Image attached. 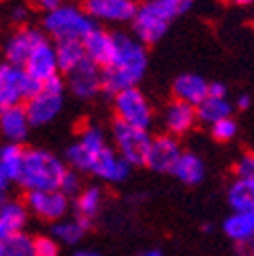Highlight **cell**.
Listing matches in <instances>:
<instances>
[{
  "label": "cell",
  "mask_w": 254,
  "mask_h": 256,
  "mask_svg": "<svg viewBox=\"0 0 254 256\" xmlns=\"http://www.w3.org/2000/svg\"><path fill=\"white\" fill-rule=\"evenodd\" d=\"M114 37V57L108 63V68L102 70V90L112 96H116L122 90L136 88L138 82L144 78L148 66L144 43L126 33H116Z\"/></svg>",
  "instance_id": "obj_1"
},
{
  "label": "cell",
  "mask_w": 254,
  "mask_h": 256,
  "mask_svg": "<svg viewBox=\"0 0 254 256\" xmlns=\"http://www.w3.org/2000/svg\"><path fill=\"white\" fill-rule=\"evenodd\" d=\"M194 6V0H150L142 2L132 18L134 37L144 45L158 43L169 30V24Z\"/></svg>",
  "instance_id": "obj_2"
},
{
  "label": "cell",
  "mask_w": 254,
  "mask_h": 256,
  "mask_svg": "<svg viewBox=\"0 0 254 256\" xmlns=\"http://www.w3.org/2000/svg\"><path fill=\"white\" fill-rule=\"evenodd\" d=\"M68 169L59 156L45 148H24L18 183L26 191H55L61 189Z\"/></svg>",
  "instance_id": "obj_3"
},
{
  "label": "cell",
  "mask_w": 254,
  "mask_h": 256,
  "mask_svg": "<svg viewBox=\"0 0 254 256\" xmlns=\"http://www.w3.org/2000/svg\"><path fill=\"white\" fill-rule=\"evenodd\" d=\"M94 26H96V22L88 16L84 6H76V4H61L59 8L47 12L43 18L45 33L55 43L84 41Z\"/></svg>",
  "instance_id": "obj_4"
},
{
  "label": "cell",
  "mask_w": 254,
  "mask_h": 256,
  "mask_svg": "<svg viewBox=\"0 0 254 256\" xmlns=\"http://www.w3.org/2000/svg\"><path fill=\"white\" fill-rule=\"evenodd\" d=\"M43 84L30 78L22 68L12 63H0V112L20 106L30 96H35Z\"/></svg>",
  "instance_id": "obj_5"
},
{
  "label": "cell",
  "mask_w": 254,
  "mask_h": 256,
  "mask_svg": "<svg viewBox=\"0 0 254 256\" xmlns=\"http://www.w3.org/2000/svg\"><path fill=\"white\" fill-rule=\"evenodd\" d=\"M112 142L116 146V152L124 158L130 167L146 165V156L152 144V136L144 128H136L130 124H124L120 120H114L112 124Z\"/></svg>",
  "instance_id": "obj_6"
},
{
  "label": "cell",
  "mask_w": 254,
  "mask_h": 256,
  "mask_svg": "<svg viewBox=\"0 0 254 256\" xmlns=\"http://www.w3.org/2000/svg\"><path fill=\"white\" fill-rule=\"evenodd\" d=\"M63 94H66V84H63V80L59 76L45 82L41 86V90L35 96H30L24 104L30 124L45 126L51 120H55V116H59V112L63 108Z\"/></svg>",
  "instance_id": "obj_7"
},
{
  "label": "cell",
  "mask_w": 254,
  "mask_h": 256,
  "mask_svg": "<svg viewBox=\"0 0 254 256\" xmlns=\"http://www.w3.org/2000/svg\"><path fill=\"white\" fill-rule=\"evenodd\" d=\"M114 114L116 120L136 128H144V130L152 122V108L138 88L122 90L114 96Z\"/></svg>",
  "instance_id": "obj_8"
},
{
  "label": "cell",
  "mask_w": 254,
  "mask_h": 256,
  "mask_svg": "<svg viewBox=\"0 0 254 256\" xmlns=\"http://www.w3.org/2000/svg\"><path fill=\"white\" fill-rule=\"evenodd\" d=\"M104 146H108V142H106V136L102 132V128H98L96 124H86L80 130L78 140L68 148L66 156H68L70 165L76 171L88 173L94 154L100 152Z\"/></svg>",
  "instance_id": "obj_9"
},
{
  "label": "cell",
  "mask_w": 254,
  "mask_h": 256,
  "mask_svg": "<svg viewBox=\"0 0 254 256\" xmlns=\"http://www.w3.org/2000/svg\"><path fill=\"white\" fill-rule=\"evenodd\" d=\"M84 10L94 22H132L138 6L134 0H84Z\"/></svg>",
  "instance_id": "obj_10"
},
{
  "label": "cell",
  "mask_w": 254,
  "mask_h": 256,
  "mask_svg": "<svg viewBox=\"0 0 254 256\" xmlns=\"http://www.w3.org/2000/svg\"><path fill=\"white\" fill-rule=\"evenodd\" d=\"M24 206L37 218L47 222H59L70 210V198L63 191H26Z\"/></svg>",
  "instance_id": "obj_11"
},
{
  "label": "cell",
  "mask_w": 254,
  "mask_h": 256,
  "mask_svg": "<svg viewBox=\"0 0 254 256\" xmlns=\"http://www.w3.org/2000/svg\"><path fill=\"white\" fill-rule=\"evenodd\" d=\"M30 78L37 80L39 84H45L53 78L59 76V63H57V51L55 45L49 39H43L33 53L28 55L24 68H22Z\"/></svg>",
  "instance_id": "obj_12"
},
{
  "label": "cell",
  "mask_w": 254,
  "mask_h": 256,
  "mask_svg": "<svg viewBox=\"0 0 254 256\" xmlns=\"http://www.w3.org/2000/svg\"><path fill=\"white\" fill-rule=\"evenodd\" d=\"M47 39L43 30L39 28H33V26H22L18 28L16 33H12L2 49V55L6 59V63H12V66H18V68H24V63L28 59V55L33 53V49L43 41Z\"/></svg>",
  "instance_id": "obj_13"
},
{
  "label": "cell",
  "mask_w": 254,
  "mask_h": 256,
  "mask_svg": "<svg viewBox=\"0 0 254 256\" xmlns=\"http://www.w3.org/2000/svg\"><path fill=\"white\" fill-rule=\"evenodd\" d=\"M88 173L96 175L108 183H120L128 177L130 173V165L124 161V158L112 148V146H104L100 152L94 154Z\"/></svg>",
  "instance_id": "obj_14"
},
{
  "label": "cell",
  "mask_w": 254,
  "mask_h": 256,
  "mask_svg": "<svg viewBox=\"0 0 254 256\" xmlns=\"http://www.w3.org/2000/svg\"><path fill=\"white\" fill-rule=\"evenodd\" d=\"M181 144L177 140V136L173 134H161L154 136L148 156H146V167L156 171V173H171L177 158L181 156Z\"/></svg>",
  "instance_id": "obj_15"
},
{
  "label": "cell",
  "mask_w": 254,
  "mask_h": 256,
  "mask_svg": "<svg viewBox=\"0 0 254 256\" xmlns=\"http://www.w3.org/2000/svg\"><path fill=\"white\" fill-rule=\"evenodd\" d=\"M68 88L80 100H90L102 90V70L86 59L82 66L68 74Z\"/></svg>",
  "instance_id": "obj_16"
},
{
  "label": "cell",
  "mask_w": 254,
  "mask_h": 256,
  "mask_svg": "<svg viewBox=\"0 0 254 256\" xmlns=\"http://www.w3.org/2000/svg\"><path fill=\"white\" fill-rule=\"evenodd\" d=\"M82 43H84L86 55L92 63H96L100 70L108 68V63L114 57V47H116V37L112 33H108V30H104L102 26L96 24Z\"/></svg>",
  "instance_id": "obj_17"
},
{
  "label": "cell",
  "mask_w": 254,
  "mask_h": 256,
  "mask_svg": "<svg viewBox=\"0 0 254 256\" xmlns=\"http://www.w3.org/2000/svg\"><path fill=\"white\" fill-rule=\"evenodd\" d=\"M196 122H198V108L192 106V104L175 100L165 108L163 124L167 128V134L183 136L187 132H192Z\"/></svg>",
  "instance_id": "obj_18"
},
{
  "label": "cell",
  "mask_w": 254,
  "mask_h": 256,
  "mask_svg": "<svg viewBox=\"0 0 254 256\" xmlns=\"http://www.w3.org/2000/svg\"><path fill=\"white\" fill-rule=\"evenodd\" d=\"M30 118L26 114V108L20 106H12L0 112V134H2L8 142H16L20 144L30 130Z\"/></svg>",
  "instance_id": "obj_19"
},
{
  "label": "cell",
  "mask_w": 254,
  "mask_h": 256,
  "mask_svg": "<svg viewBox=\"0 0 254 256\" xmlns=\"http://www.w3.org/2000/svg\"><path fill=\"white\" fill-rule=\"evenodd\" d=\"M22 156H24V148L16 142H6L0 146V191L6 194V189L12 183H18Z\"/></svg>",
  "instance_id": "obj_20"
},
{
  "label": "cell",
  "mask_w": 254,
  "mask_h": 256,
  "mask_svg": "<svg viewBox=\"0 0 254 256\" xmlns=\"http://www.w3.org/2000/svg\"><path fill=\"white\" fill-rule=\"evenodd\" d=\"M210 94V84L198 76V74H181L175 82H173V96L175 100L187 102L192 106H200Z\"/></svg>",
  "instance_id": "obj_21"
},
{
  "label": "cell",
  "mask_w": 254,
  "mask_h": 256,
  "mask_svg": "<svg viewBox=\"0 0 254 256\" xmlns=\"http://www.w3.org/2000/svg\"><path fill=\"white\" fill-rule=\"evenodd\" d=\"M171 173L185 185H198L206 177V165L196 152H181Z\"/></svg>",
  "instance_id": "obj_22"
},
{
  "label": "cell",
  "mask_w": 254,
  "mask_h": 256,
  "mask_svg": "<svg viewBox=\"0 0 254 256\" xmlns=\"http://www.w3.org/2000/svg\"><path fill=\"white\" fill-rule=\"evenodd\" d=\"M224 234L234 242L254 240V210L232 212L224 220Z\"/></svg>",
  "instance_id": "obj_23"
},
{
  "label": "cell",
  "mask_w": 254,
  "mask_h": 256,
  "mask_svg": "<svg viewBox=\"0 0 254 256\" xmlns=\"http://www.w3.org/2000/svg\"><path fill=\"white\" fill-rule=\"evenodd\" d=\"M228 204L232 212L254 210V179L236 177V181L228 187Z\"/></svg>",
  "instance_id": "obj_24"
},
{
  "label": "cell",
  "mask_w": 254,
  "mask_h": 256,
  "mask_svg": "<svg viewBox=\"0 0 254 256\" xmlns=\"http://www.w3.org/2000/svg\"><path fill=\"white\" fill-rule=\"evenodd\" d=\"M102 204H104L102 189H98V187L82 189L80 194L76 196V218L84 220L86 224L92 226V220L100 214Z\"/></svg>",
  "instance_id": "obj_25"
},
{
  "label": "cell",
  "mask_w": 254,
  "mask_h": 256,
  "mask_svg": "<svg viewBox=\"0 0 254 256\" xmlns=\"http://www.w3.org/2000/svg\"><path fill=\"white\" fill-rule=\"evenodd\" d=\"M55 51H57L59 72H63L66 76L70 72H74L78 66H82V63L88 59L82 41H61V43L55 45Z\"/></svg>",
  "instance_id": "obj_26"
},
{
  "label": "cell",
  "mask_w": 254,
  "mask_h": 256,
  "mask_svg": "<svg viewBox=\"0 0 254 256\" xmlns=\"http://www.w3.org/2000/svg\"><path fill=\"white\" fill-rule=\"evenodd\" d=\"M230 114H232V104L228 102V98H214V96H208L198 106V120H202L210 126L224 120V118H230Z\"/></svg>",
  "instance_id": "obj_27"
},
{
  "label": "cell",
  "mask_w": 254,
  "mask_h": 256,
  "mask_svg": "<svg viewBox=\"0 0 254 256\" xmlns=\"http://www.w3.org/2000/svg\"><path fill=\"white\" fill-rule=\"evenodd\" d=\"M88 230H90V224H86L80 218L59 220L53 226V238L57 242H63V244H78Z\"/></svg>",
  "instance_id": "obj_28"
},
{
  "label": "cell",
  "mask_w": 254,
  "mask_h": 256,
  "mask_svg": "<svg viewBox=\"0 0 254 256\" xmlns=\"http://www.w3.org/2000/svg\"><path fill=\"white\" fill-rule=\"evenodd\" d=\"M26 214H28L26 206L18 202H10V200L0 208V220L10 230V234H18L22 230V226L26 224Z\"/></svg>",
  "instance_id": "obj_29"
},
{
  "label": "cell",
  "mask_w": 254,
  "mask_h": 256,
  "mask_svg": "<svg viewBox=\"0 0 254 256\" xmlns=\"http://www.w3.org/2000/svg\"><path fill=\"white\" fill-rule=\"evenodd\" d=\"M0 256H35L33 238L18 232L0 244Z\"/></svg>",
  "instance_id": "obj_30"
},
{
  "label": "cell",
  "mask_w": 254,
  "mask_h": 256,
  "mask_svg": "<svg viewBox=\"0 0 254 256\" xmlns=\"http://www.w3.org/2000/svg\"><path fill=\"white\" fill-rule=\"evenodd\" d=\"M210 128H212V136H214L216 140H220V142L232 140V138L236 136V132H238V124H236L232 118H224V120L212 124Z\"/></svg>",
  "instance_id": "obj_31"
},
{
  "label": "cell",
  "mask_w": 254,
  "mask_h": 256,
  "mask_svg": "<svg viewBox=\"0 0 254 256\" xmlns=\"http://www.w3.org/2000/svg\"><path fill=\"white\" fill-rule=\"evenodd\" d=\"M35 244V256H59V242L49 236L33 238Z\"/></svg>",
  "instance_id": "obj_32"
},
{
  "label": "cell",
  "mask_w": 254,
  "mask_h": 256,
  "mask_svg": "<svg viewBox=\"0 0 254 256\" xmlns=\"http://www.w3.org/2000/svg\"><path fill=\"white\" fill-rule=\"evenodd\" d=\"M234 173L238 177H250L254 179V152H244L236 165H234Z\"/></svg>",
  "instance_id": "obj_33"
},
{
  "label": "cell",
  "mask_w": 254,
  "mask_h": 256,
  "mask_svg": "<svg viewBox=\"0 0 254 256\" xmlns=\"http://www.w3.org/2000/svg\"><path fill=\"white\" fill-rule=\"evenodd\" d=\"M59 191H63V194H66L68 198L80 194V191H82V181H80L78 171H68V173H66V177H63V183H61V189H59Z\"/></svg>",
  "instance_id": "obj_34"
},
{
  "label": "cell",
  "mask_w": 254,
  "mask_h": 256,
  "mask_svg": "<svg viewBox=\"0 0 254 256\" xmlns=\"http://www.w3.org/2000/svg\"><path fill=\"white\" fill-rule=\"evenodd\" d=\"M234 252L236 256H254V240L234 242Z\"/></svg>",
  "instance_id": "obj_35"
},
{
  "label": "cell",
  "mask_w": 254,
  "mask_h": 256,
  "mask_svg": "<svg viewBox=\"0 0 254 256\" xmlns=\"http://www.w3.org/2000/svg\"><path fill=\"white\" fill-rule=\"evenodd\" d=\"M33 4H35L39 10H43V12L47 14V12L59 8L61 4H66V2H63V0H33Z\"/></svg>",
  "instance_id": "obj_36"
},
{
  "label": "cell",
  "mask_w": 254,
  "mask_h": 256,
  "mask_svg": "<svg viewBox=\"0 0 254 256\" xmlns=\"http://www.w3.org/2000/svg\"><path fill=\"white\" fill-rule=\"evenodd\" d=\"M208 96H214V98H228V88L224 84H210V94Z\"/></svg>",
  "instance_id": "obj_37"
},
{
  "label": "cell",
  "mask_w": 254,
  "mask_h": 256,
  "mask_svg": "<svg viewBox=\"0 0 254 256\" xmlns=\"http://www.w3.org/2000/svg\"><path fill=\"white\" fill-rule=\"evenodd\" d=\"M26 18V8H22V6H16L14 10H12V20L14 22H18V24H22V20Z\"/></svg>",
  "instance_id": "obj_38"
},
{
  "label": "cell",
  "mask_w": 254,
  "mask_h": 256,
  "mask_svg": "<svg viewBox=\"0 0 254 256\" xmlns=\"http://www.w3.org/2000/svg\"><path fill=\"white\" fill-rule=\"evenodd\" d=\"M236 106H238V110H246L250 106V96L248 94H240L238 100H236Z\"/></svg>",
  "instance_id": "obj_39"
},
{
  "label": "cell",
  "mask_w": 254,
  "mask_h": 256,
  "mask_svg": "<svg viewBox=\"0 0 254 256\" xmlns=\"http://www.w3.org/2000/svg\"><path fill=\"white\" fill-rule=\"evenodd\" d=\"M134 256H163V252L158 248H148V250H142V252H138Z\"/></svg>",
  "instance_id": "obj_40"
},
{
  "label": "cell",
  "mask_w": 254,
  "mask_h": 256,
  "mask_svg": "<svg viewBox=\"0 0 254 256\" xmlns=\"http://www.w3.org/2000/svg\"><path fill=\"white\" fill-rule=\"evenodd\" d=\"M76 256H100V252L96 250H90V248H84V250H78Z\"/></svg>",
  "instance_id": "obj_41"
},
{
  "label": "cell",
  "mask_w": 254,
  "mask_h": 256,
  "mask_svg": "<svg viewBox=\"0 0 254 256\" xmlns=\"http://www.w3.org/2000/svg\"><path fill=\"white\" fill-rule=\"evenodd\" d=\"M228 4H234V6H248V4H252L254 0H226Z\"/></svg>",
  "instance_id": "obj_42"
},
{
  "label": "cell",
  "mask_w": 254,
  "mask_h": 256,
  "mask_svg": "<svg viewBox=\"0 0 254 256\" xmlns=\"http://www.w3.org/2000/svg\"><path fill=\"white\" fill-rule=\"evenodd\" d=\"M142 2H150V0H142Z\"/></svg>",
  "instance_id": "obj_43"
}]
</instances>
